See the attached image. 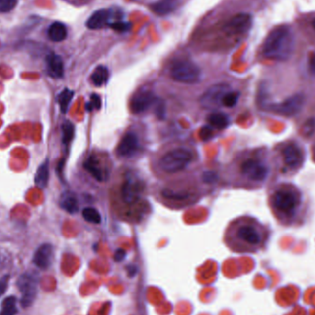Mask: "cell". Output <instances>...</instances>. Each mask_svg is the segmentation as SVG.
I'll list each match as a JSON object with an SVG mask.
<instances>
[{
	"label": "cell",
	"mask_w": 315,
	"mask_h": 315,
	"mask_svg": "<svg viewBox=\"0 0 315 315\" xmlns=\"http://www.w3.org/2000/svg\"><path fill=\"white\" fill-rule=\"evenodd\" d=\"M294 51V35L290 27L279 26L274 29L265 39L263 55L276 61L290 59Z\"/></svg>",
	"instance_id": "cell-1"
},
{
	"label": "cell",
	"mask_w": 315,
	"mask_h": 315,
	"mask_svg": "<svg viewBox=\"0 0 315 315\" xmlns=\"http://www.w3.org/2000/svg\"><path fill=\"white\" fill-rule=\"evenodd\" d=\"M193 159V154L187 149L179 148L167 152L159 160L160 169L167 173H176L184 170Z\"/></svg>",
	"instance_id": "cell-2"
},
{
	"label": "cell",
	"mask_w": 315,
	"mask_h": 315,
	"mask_svg": "<svg viewBox=\"0 0 315 315\" xmlns=\"http://www.w3.org/2000/svg\"><path fill=\"white\" fill-rule=\"evenodd\" d=\"M170 76L177 82L195 84L200 79L201 70L194 62L183 59L172 65L170 69Z\"/></svg>",
	"instance_id": "cell-3"
},
{
	"label": "cell",
	"mask_w": 315,
	"mask_h": 315,
	"mask_svg": "<svg viewBox=\"0 0 315 315\" xmlns=\"http://www.w3.org/2000/svg\"><path fill=\"white\" fill-rule=\"evenodd\" d=\"M272 204L274 208L285 215L294 214L301 204V196L295 190L280 188L277 190L272 196Z\"/></svg>",
	"instance_id": "cell-4"
},
{
	"label": "cell",
	"mask_w": 315,
	"mask_h": 315,
	"mask_svg": "<svg viewBox=\"0 0 315 315\" xmlns=\"http://www.w3.org/2000/svg\"><path fill=\"white\" fill-rule=\"evenodd\" d=\"M305 103V96L302 93L292 95L278 103L265 104V110L285 117H291L299 114Z\"/></svg>",
	"instance_id": "cell-5"
},
{
	"label": "cell",
	"mask_w": 315,
	"mask_h": 315,
	"mask_svg": "<svg viewBox=\"0 0 315 315\" xmlns=\"http://www.w3.org/2000/svg\"><path fill=\"white\" fill-rule=\"evenodd\" d=\"M17 286L20 293L22 294L20 300L22 307H30L37 296L38 278L34 275L26 273L19 277Z\"/></svg>",
	"instance_id": "cell-6"
},
{
	"label": "cell",
	"mask_w": 315,
	"mask_h": 315,
	"mask_svg": "<svg viewBox=\"0 0 315 315\" xmlns=\"http://www.w3.org/2000/svg\"><path fill=\"white\" fill-rule=\"evenodd\" d=\"M229 91H231V87L224 83L215 84L211 86L200 97L199 102L201 107L207 110H213L221 107V105H222V99Z\"/></svg>",
	"instance_id": "cell-7"
},
{
	"label": "cell",
	"mask_w": 315,
	"mask_h": 315,
	"mask_svg": "<svg viewBox=\"0 0 315 315\" xmlns=\"http://www.w3.org/2000/svg\"><path fill=\"white\" fill-rule=\"evenodd\" d=\"M144 191V183L136 175H128L121 188L123 201L126 204H135L139 200Z\"/></svg>",
	"instance_id": "cell-8"
},
{
	"label": "cell",
	"mask_w": 315,
	"mask_h": 315,
	"mask_svg": "<svg viewBox=\"0 0 315 315\" xmlns=\"http://www.w3.org/2000/svg\"><path fill=\"white\" fill-rule=\"evenodd\" d=\"M241 172L249 180L263 182L268 175V168L257 159H247L241 164Z\"/></svg>",
	"instance_id": "cell-9"
},
{
	"label": "cell",
	"mask_w": 315,
	"mask_h": 315,
	"mask_svg": "<svg viewBox=\"0 0 315 315\" xmlns=\"http://www.w3.org/2000/svg\"><path fill=\"white\" fill-rule=\"evenodd\" d=\"M157 97L149 89L139 90L133 96L130 101V109L134 114L144 113L151 106L154 105Z\"/></svg>",
	"instance_id": "cell-10"
},
{
	"label": "cell",
	"mask_w": 315,
	"mask_h": 315,
	"mask_svg": "<svg viewBox=\"0 0 315 315\" xmlns=\"http://www.w3.org/2000/svg\"><path fill=\"white\" fill-rule=\"evenodd\" d=\"M252 17L248 13H239L235 15L224 27L225 31L232 34H245L251 30Z\"/></svg>",
	"instance_id": "cell-11"
},
{
	"label": "cell",
	"mask_w": 315,
	"mask_h": 315,
	"mask_svg": "<svg viewBox=\"0 0 315 315\" xmlns=\"http://www.w3.org/2000/svg\"><path fill=\"white\" fill-rule=\"evenodd\" d=\"M236 239L239 240L243 248H256L262 243V236L255 228L250 225H243L237 230Z\"/></svg>",
	"instance_id": "cell-12"
},
{
	"label": "cell",
	"mask_w": 315,
	"mask_h": 315,
	"mask_svg": "<svg viewBox=\"0 0 315 315\" xmlns=\"http://www.w3.org/2000/svg\"><path fill=\"white\" fill-rule=\"evenodd\" d=\"M284 163L290 169H297L302 166L304 155L302 149L296 144H289L282 151Z\"/></svg>",
	"instance_id": "cell-13"
},
{
	"label": "cell",
	"mask_w": 315,
	"mask_h": 315,
	"mask_svg": "<svg viewBox=\"0 0 315 315\" xmlns=\"http://www.w3.org/2000/svg\"><path fill=\"white\" fill-rule=\"evenodd\" d=\"M139 138L134 132H127L117 147V154L121 157H131L139 149Z\"/></svg>",
	"instance_id": "cell-14"
},
{
	"label": "cell",
	"mask_w": 315,
	"mask_h": 315,
	"mask_svg": "<svg viewBox=\"0 0 315 315\" xmlns=\"http://www.w3.org/2000/svg\"><path fill=\"white\" fill-rule=\"evenodd\" d=\"M54 258V248L49 243H44L39 247L33 255V263L40 269H47Z\"/></svg>",
	"instance_id": "cell-15"
},
{
	"label": "cell",
	"mask_w": 315,
	"mask_h": 315,
	"mask_svg": "<svg viewBox=\"0 0 315 315\" xmlns=\"http://www.w3.org/2000/svg\"><path fill=\"white\" fill-rule=\"evenodd\" d=\"M111 19V12L108 9H99L92 13L88 18L86 25L89 30H101L105 26L109 25Z\"/></svg>",
	"instance_id": "cell-16"
},
{
	"label": "cell",
	"mask_w": 315,
	"mask_h": 315,
	"mask_svg": "<svg viewBox=\"0 0 315 315\" xmlns=\"http://www.w3.org/2000/svg\"><path fill=\"white\" fill-rule=\"evenodd\" d=\"M46 70L49 76L54 79H61L64 76V63L61 57L50 54L46 57Z\"/></svg>",
	"instance_id": "cell-17"
},
{
	"label": "cell",
	"mask_w": 315,
	"mask_h": 315,
	"mask_svg": "<svg viewBox=\"0 0 315 315\" xmlns=\"http://www.w3.org/2000/svg\"><path fill=\"white\" fill-rule=\"evenodd\" d=\"M83 167L91 176L94 178L96 181L102 182L105 180L106 177H105L104 171H103L101 162L98 159V158L95 157L93 155L89 156L83 164Z\"/></svg>",
	"instance_id": "cell-18"
},
{
	"label": "cell",
	"mask_w": 315,
	"mask_h": 315,
	"mask_svg": "<svg viewBox=\"0 0 315 315\" xmlns=\"http://www.w3.org/2000/svg\"><path fill=\"white\" fill-rule=\"evenodd\" d=\"M179 0H158L151 5V9L159 16L169 15L179 6Z\"/></svg>",
	"instance_id": "cell-19"
},
{
	"label": "cell",
	"mask_w": 315,
	"mask_h": 315,
	"mask_svg": "<svg viewBox=\"0 0 315 315\" xmlns=\"http://www.w3.org/2000/svg\"><path fill=\"white\" fill-rule=\"evenodd\" d=\"M60 207L69 212L70 214H74L79 210V203L77 200L76 196L71 192H65L62 194L59 200Z\"/></svg>",
	"instance_id": "cell-20"
},
{
	"label": "cell",
	"mask_w": 315,
	"mask_h": 315,
	"mask_svg": "<svg viewBox=\"0 0 315 315\" xmlns=\"http://www.w3.org/2000/svg\"><path fill=\"white\" fill-rule=\"evenodd\" d=\"M48 36L53 42H62L68 36L67 27L59 21L54 22L48 29Z\"/></svg>",
	"instance_id": "cell-21"
},
{
	"label": "cell",
	"mask_w": 315,
	"mask_h": 315,
	"mask_svg": "<svg viewBox=\"0 0 315 315\" xmlns=\"http://www.w3.org/2000/svg\"><path fill=\"white\" fill-rule=\"evenodd\" d=\"M48 180H49V164H48V160H46L44 163L41 164V166L36 171L34 183L40 189H44L48 184Z\"/></svg>",
	"instance_id": "cell-22"
},
{
	"label": "cell",
	"mask_w": 315,
	"mask_h": 315,
	"mask_svg": "<svg viewBox=\"0 0 315 315\" xmlns=\"http://www.w3.org/2000/svg\"><path fill=\"white\" fill-rule=\"evenodd\" d=\"M208 121L210 126L216 127L218 129H224L229 126L231 123L229 116L223 113H213V114H209Z\"/></svg>",
	"instance_id": "cell-23"
},
{
	"label": "cell",
	"mask_w": 315,
	"mask_h": 315,
	"mask_svg": "<svg viewBox=\"0 0 315 315\" xmlns=\"http://www.w3.org/2000/svg\"><path fill=\"white\" fill-rule=\"evenodd\" d=\"M109 78V71L104 66H98L91 74V81L93 82L96 87H101L104 83H106Z\"/></svg>",
	"instance_id": "cell-24"
},
{
	"label": "cell",
	"mask_w": 315,
	"mask_h": 315,
	"mask_svg": "<svg viewBox=\"0 0 315 315\" xmlns=\"http://www.w3.org/2000/svg\"><path fill=\"white\" fill-rule=\"evenodd\" d=\"M73 96H74V91L70 90L69 88H65L57 96V102L59 103L60 111L62 112V114H67L70 102L73 99Z\"/></svg>",
	"instance_id": "cell-25"
},
{
	"label": "cell",
	"mask_w": 315,
	"mask_h": 315,
	"mask_svg": "<svg viewBox=\"0 0 315 315\" xmlns=\"http://www.w3.org/2000/svg\"><path fill=\"white\" fill-rule=\"evenodd\" d=\"M17 313V298L15 296L7 297L2 303L0 315H16Z\"/></svg>",
	"instance_id": "cell-26"
},
{
	"label": "cell",
	"mask_w": 315,
	"mask_h": 315,
	"mask_svg": "<svg viewBox=\"0 0 315 315\" xmlns=\"http://www.w3.org/2000/svg\"><path fill=\"white\" fill-rule=\"evenodd\" d=\"M74 135H75V126L74 125L69 121H65L62 125V142L65 145L70 144L72 141V139H74Z\"/></svg>",
	"instance_id": "cell-27"
},
{
	"label": "cell",
	"mask_w": 315,
	"mask_h": 315,
	"mask_svg": "<svg viewBox=\"0 0 315 315\" xmlns=\"http://www.w3.org/2000/svg\"><path fill=\"white\" fill-rule=\"evenodd\" d=\"M82 216L84 218V220L90 223H94V224H100L101 221V217L100 212L94 208H84L82 211Z\"/></svg>",
	"instance_id": "cell-28"
},
{
	"label": "cell",
	"mask_w": 315,
	"mask_h": 315,
	"mask_svg": "<svg viewBox=\"0 0 315 315\" xmlns=\"http://www.w3.org/2000/svg\"><path fill=\"white\" fill-rule=\"evenodd\" d=\"M161 196L168 200L182 201V200H185L186 198H188L189 195L186 192H176V191L166 188V189L162 190Z\"/></svg>",
	"instance_id": "cell-29"
},
{
	"label": "cell",
	"mask_w": 315,
	"mask_h": 315,
	"mask_svg": "<svg viewBox=\"0 0 315 315\" xmlns=\"http://www.w3.org/2000/svg\"><path fill=\"white\" fill-rule=\"evenodd\" d=\"M239 93L236 91H229L227 94L223 97L222 99V105L225 107L232 108L235 106L239 100Z\"/></svg>",
	"instance_id": "cell-30"
},
{
	"label": "cell",
	"mask_w": 315,
	"mask_h": 315,
	"mask_svg": "<svg viewBox=\"0 0 315 315\" xmlns=\"http://www.w3.org/2000/svg\"><path fill=\"white\" fill-rule=\"evenodd\" d=\"M315 131V118L307 120L302 127V133L305 137H311Z\"/></svg>",
	"instance_id": "cell-31"
},
{
	"label": "cell",
	"mask_w": 315,
	"mask_h": 315,
	"mask_svg": "<svg viewBox=\"0 0 315 315\" xmlns=\"http://www.w3.org/2000/svg\"><path fill=\"white\" fill-rule=\"evenodd\" d=\"M18 4V0H0V12H9Z\"/></svg>",
	"instance_id": "cell-32"
},
{
	"label": "cell",
	"mask_w": 315,
	"mask_h": 315,
	"mask_svg": "<svg viewBox=\"0 0 315 315\" xmlns=\"http://www.w3.org/2000/svg\"><path fill=\"white\" fill-rule=\"evenodd\" d=\"M154 105H155V107H154L155 108V110H154V111H155V114L157 115L158 118L163 119L164 117H165V112H166L164 101L157 98V100L155 101Z\"/></svg>",
	"instance_id": "cell-33"
},
{
	"label": "cell",
	"mask_w": 315,
	"mask_h": 315,
	"mask_svg": "<svg viewBox=\"0 0 315 315\" xmlns=\"http://www.w3.org/2000/svg\"><path fill=\"white\" fill-rule=\"evenodd\" d=\"M101 100L99 95L92 94L90 97V101L87 104L88 111H92L93 109H101Z\"/></svg>",
	"instance_id": "cell-34"
},
{
	"label": "cell",
	"mask_w": 315,
	"mask_h": 315,
	"mask_svg": "<svg viewBox=\"0 0 315 315\" xmlns=\"http://www.w3.org/2000/svg\"><path fill=\"white\" fill-rule=\"evenodd\" d=\"M109 26L112 27L115 31L122 32L128 31L130 28V24L125 21H115L114 23H109Z\"/></svg>",
	"instance_id": "cell-35"
},
{
	"label": "cell",
	"mask_w": 315,
	"mask_h": 315,
	"mask_svg": "<svg viewBox=\"0 0 315 315\" xmlns=\"http://www.w3.org/2000/svg\"><path fill=\"white\" fill-rule=\"evenodd\" d=\"M203 182L206 183H214L218 181V174L214 171H205L202 175Z\"/></svg>",
	"instance_id": "cell-36"
},
{
	"label": "cell",
	"mask_w": 315,
	"mask_h": 315,
	"mask_svg": "<svg viewBox=\"0 0 315 315\" xmlns=\"http://www.w3.org/2000/svg\"><path fill=\"white\" fill-rule=\"evenodd\" d=\"M9 283V276H4L0 279V297L2 296L7 290Z\"/></svg>",
	"instance_id": "cell-37"
},
{
	"label": "cell",
	"mask_w": 315,
	"mask_h": 315,
	"mask_svg": "<svg viewBox=\"0 0 315 315\" xmlns=\"http://www.w3.org/2000/svg\"><path fill=\"white\" fill-rule=\"evenodd\" d=\"M211 134H212L211 127H210V126H204V127L202 128L201 134H200V135H201V139H204V140H207V139L210 138Z\"/></svg>",
	"instance_id": "cell-38"
},
{
	"label": "cell",
	"mask_w": 315,
	"mask_h": 315,
	"mask_svg": "<svg viewBox=\"0 0 315 315\" xmlns=\"http://www.w3.org/2000/svg\"><path fill=\"white\" fill-rule=\"evenodd\" d=\"M310 71L315 75V52L311 56L309 59Z\"/></svg>",
	"instance_id": "cell-39"
},
{
	"label": "cell",
	"mask_w": 315,
	"mask_h": 315,
	"mask_svg": "<svg viewBox=\"0 0 315 315\" xmlns=\"http://www.w3.org/2000/svg\"><path fill=\"white\" fill-rule=\"evenodd\" d=\"M125 256H126V252H125L124 250H122V249H119V250H117L116 252H115L114 259L119 262L121 260H123V259L125 258Z\"/></svg>",
	"instance_id": "cell-40"
},
{
	"label": "cell",
	"mask_w": 315,
	"mask_h": 315,
	"mask_svg": "<svg viewBox=\"0 0 315 315\" xmlns=\"http://www.w3.org/2000/svg\"><path fill=\"white\" fill-rule=\"evenodd\" d=\"M313 27H314V29L315 30V19H314V21H313Z\"/></svg>",
	"instance_id": "cell-41"
}]
</instances>
